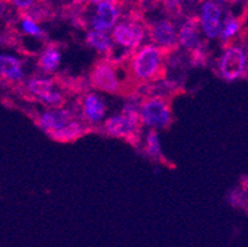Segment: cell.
<instances>
[{"label":"cell","mask_w":248,"mask_h":247,"mask_svg":"<svg viewBox=\"0 0 248 247\" xmlns=\"http://www.w3.org/2000/svg\"><path fill=\"white\" fill-rule=\"evenodd\" d=\"M166 53L155 45L147 44L140 46L132 52L128 66V73L134 81L146 83L155 81L164 71Z\"/></svg>","instance_id":"obj_1"},{"label":"cell","mask_w":248,"mask_h":247,"mask_svg":"<svg viewBox=\"0 0 248 247\" xmlns=\"http://www.w3.org/2000/svg\"><path fill=\"white\" fill-rule=\"evenodd\" d=\"M130 78L127 68L110 58L95 63L89 76L92 87L107 94L123 93Z\"/></svg>","instance_id":"obj_2"},{"label":"cell","mask_w":248,"mask_h":247,"mask_svg":"<svg viewBox=\"0 0 248 247\" xmlns=\"http://www.w3.org/2000/svg\"><path fill=\"white\" fill-rule=\"evenodd\" d=\"M139 105L135 101L125 104L119 114L107 117L103 122V130L107 135L137 144L141 133Z\"/></svg>","instance_id":"obj_3"},{"label":"cell","mask_w":248,"mask_h":247,"mask_svg":"<svg viewBox=\"0 0 248 247\" xmlns=\"http://www.w3.org/2000/svg\"><path fill=\"white\" fill-rule=\"evenodd\" d=\"M140 122L150 130H164L173 122V113L169 100L163 95H152L140 103Z\"/></svg>","instance_id":"obj_4"},{"label":"cell","mask_w":248,"mask_h":247,"mask_svg":"<svg viewBox=\"0 0 248 247\" xmlns=\"http://www.w3.org/2000/svg\"><path fill=\"white\" fill-rule=\"evenodd\" d=\"M217 73L224 81L232 83L243 78L247 74V52L246 47L237 44L225 45L222 53L218 57Z\"/></svg>","instance_id":"obj_5"},{"label":"cell","mask_w":248,"mask_h":247,"mask_svg":"<svg viewBox=\"0 0 248 247\" xmlns=\"http://www.w3.org/2000/svg\"><path fill=\"white\" fill-rule=\"evenodd\" d=\"M112 44L117 45L128 53L136 51L146 37V29L141 20L137 17H130L125 21H119L112 27Z\"/></svg>","instance_id":"obj_6"},{"label":"cell","mask_w":248,"mask_h":247,"mask_svg":"<svg viewBox=\"0 0 248 247\" xmlns=\"http://www.w3.org/2000/svg\"><path fill=\"white\" fill-rule=\"evenodd\" d=\"M25 89L48 108H61L64 103V95L57 89L53 79L47 77H31L25 82Z\"/></svg>","instance_id":"obj_7"},{"label":"cell","mask_w":248,"mask_h":247,"mask_svg":"<svg viewBox=\"0 0 248 247\" xmlns=\"http://www.w3.org/2000/svg\"><path fill=\"white\" fill-rule=\"evenodd\" d=\"M95 4V14L90 17V26L94 31L109 33L119 22L120 6L119 0H93Z\"/></svg>","instance_id":"obj_8"},{"label":"cell","mask_w":248,"mask_h":247,"mask_svg":"<svg viewBox=\"0 0 248 247\" xmlns=\"http://www.w3.org/2000/svg\"><path fill=\"white\" fill-rule=\"evenodd\" d=\"M107 101L98 93H87L80 101V117L85 125L99 126L107 119Z\"/></svg>","instance_id":"obj_9"},{"label":"cell","mask_w":248,"mask_h":247,"mask_svg":"<svg viewBox=\"0 0 248 247\" xmlns=\"http://www.w3.org/2000/svg\"><path fill=\"white\" fill-rule=\"evenodd\" d=\"M222 10L220 5L213 0H205L200 8V16L198 19L199 27L206 38H218L222 29Z\"/></svg>","instance_id":"obj_10"},{"label":"cell","mask_w":248,"mask_h":247,"mask_svg":"<svg viewBox=\"0 0 248 247\" xmlns=\"http://www.w3.org/2000/svg\"><path fill=\"white\" fill-rule=\"evenodd\" d=\"M148 33H150L152 45L162 49L164 53L177 47V29H175V25L169 20L163 19L153 22L148 27Z\"/></svg>","instance_id":"obj_11"},{"label":"cell","mask_w":248,"mask_h":247,"mask_svg":"<svg viewBox=\"0 0 248 247\" xmlns=\"http://www.w3.org/2000/svg\"><path fill=\"white\" fill-rule=\"evenodd\" d=\"M73 113L66 108H49L38 115L36 122L38 128L48 135L61 130L73 120Z\"/></svg>","instance_id":"obj_12"},{"label":"cell","mask_w":248,"mask_h":247,"mask_svg":"<svg viewBox=\"0 0 248 247\" xmlns=\"http://www.w3.org/2000/svg\"><path fill=\"white\" fill-rule=\"evenodd\" d=\"M199 22L197 17H189L183 22L179 30H177L178 45L186 51H195L202 46V41L199 33Z\"/></svg>","instance_id":"obj_13"},{"label":"cell","mask_w":248,"mask_h":247,"mask_svg":"<svg viewBox=\"0 0 248 247\" xmlns=\"http://www.w3.org/2000/svg\"><path fill=\"white\" fill-rule=\"evenodd\" d=\"M25 78L22 61L17 56L0 52V79L8 83H20Z\"/></svg>","instance_id":"obj_14"},{"label":"cell","mask_w":248,"mask_h":247,"mask_svg":"<svg viewBox=\"0 0 248 247\" xmlns=\"http://www.w3.org/2000/svg\"><path fill=\"white\" fill-rule=\"evenodd\" d=\"M88 130V126L85 125L82 120H72L67 124L64 128L56 132L51 133V137L58 142H72L82 137Z\"/></svg>","instance_id":"obj_15"},{"label":"cell","mask_w":248,"mask_h":247,"mask_svg":"<svg viewBox=\"0 0 248 247\" xmlns=\"http://www.w3.org/2000/svg\"><path fill=\"white\" fill-rule=\"evenodd\" d=\"M61 61H62V54H61L60 49L56 46H53V45H49L40 54V57H38V67H40V69L44 73H55L60 68Z\"/></svg>","instance_id":"obj_16"},{"label":"cell","mask_w":248,"mask_h":247,"mask_svg":"<svg viewBox=\"0 0 248 247\" xmlns=\"http://www.w3.org/2000/svg\"><path fill=\"white\" fill-rule=\"evenodd\" d=\"M85 42L88 46L95 49L98 53L104 54V56H110L112 53V40L107 33H99V31L90 30L87 33Z\"/></svg>","instance_id":"obj_17"},{"label":"cell","mask_w":248,"mask_h":247,"mask_svg":"<svg viewBox=\"0 0 248 247\" xmlns=\"http://www.w3.org/2000/svg\"><path fill=\"white\" fill-rule=\"evenodd\" d=\"M241 27H242L241 20L233 16V15H231V14H227L226 17L222 20V29H221L218 38L225 45L232 44V41L234 40V37L240 33Z\"/></svg>","instance_id":"obj_18"},{"label":"cell","mask_w":248,"mask_h":247,"mask_svg":"<svg viewBox=\"0 0 248 247\" xmlns=\"http://www.w3.org/2000/svg\"><path fill=\"white\" fill-rule=\"evenodd\" d=\"M145 152L151 160L163 161V151H162L161 139L158 131L148 130L145 140Z\"/></svg>","instance_id":"obj_19"},{"label":"cell","mask_w":248,"mask_h":247,"mask_svg":"<svg viewBox=\"0 0 248 247\" xmlns=\"http://www.w3.org/2000/svg\"><path fill=\"white\" fill-rule=\"evenodd\" d=\"M22 33H26L29 36H32V37H44L45 33L42 31V29L38 26V24L36 21H33L30 17L22 15L21 17V24H20Z\"/></svg>","instance_id":"obj_20"},{"label":"cell","mask_w":248,"mask_h":247,"mask_svg":"<svg viewBox=\"0 0 248 247\" xmlns=\"http://www.w3.org/2000/svg\"><path fill=\"white\" fill-rule=\"evenodd\" d=\"M229 201L231 203V205H233L236 208L246 207V204H247V194H246V190L242 192V189H233L229 194Z\"/></svg>","instance_id":"obj_21"},{"label":"cell","mask_w":248,"mask_h":247,"mask_svg":"<svg viewBox=\"0 0 248 247\" xmlns=\"http://www.w3.org/2000/svg\"><path fill=\"white\" fill-rule=\"evenodd\" d=\"M164 9L172 17H179L182 14V4L180 0H163Z\"/></svg>","instance_id":"obj_22"},{"label":"cell","mask_w":248,"mask_h":247,"mask_svg":"<svg viewBox=\"0 0 248 247\" xmlns=\"http://www.w3.org/2000/svg\"><path fill=\"white\" fill-rule=\"evenodd\" d=\"M17 10L20 11H28L31 6L35 5L37 3V0H9Z\"/></svg>","instance_id":"obj_23"},{"label":"cell","mask_w":248,"mask_h":247,"mask_svg":"<svg viewBox=\"0 0 248 247\" xmlns=\"http://www.w3.org/2000/svg\"><path fill=\"white\" fill-rule=\"evenodd\" d=\"M9 11V4L8 1L0 0V17H6Z\"/></svg>","instance_id":"obj_24"},{"label":"cell","mask_w":248,"mask_h":247,"mask_svg":"<svg viewBox=\"0 0 248 247\" xmlns=\"http://www.w3.org/2000/svg\"><path fill=\"white\" fill-rule=\"evenodd\" d=\"M222 3H226V4H234L237 0H221Z\"/></svg>","instance_id":"obj_25"},{"label":"cell","mask_w":248,"mask_h":247,"mask_svg":"<svg viewBox=\"0 0 248 247\" xmlns=\"http://www.w3.org/2000/svg\"><path fill=\"white\" fill-rule=\"evenodd\" d=\"M87 1H89V0H74V3H77V4H82V3H87Z\"/></svg>","instance_id":"obj_26"}]
</instances>
